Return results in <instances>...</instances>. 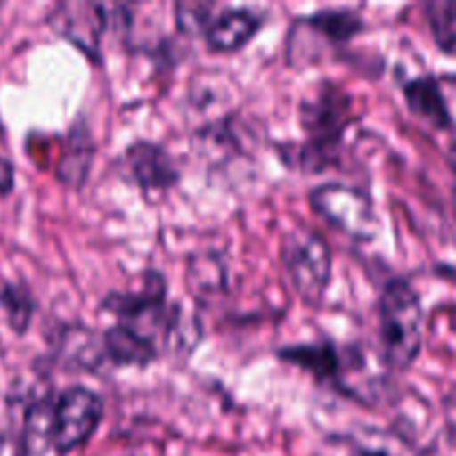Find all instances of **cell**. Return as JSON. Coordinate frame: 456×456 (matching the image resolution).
<instances>
[{"label":"cell","instance_id":"6da1fadb","mask_svg":"<svg viewBox=\"0 0 456 456\" xmlns=\"http://www.w3.org/2000/svg\"><path fill=\"white\" fill-rule=\"evenodd\" d=\"M301 123L310 136L307 145L298 151L301 167L307 172L325 169L334 160V147L341 142L350 123V96L332 83L319 85L303 101Z\"/></svg>","mask_w":456,"mask_h":456},{"label":"cell","instance_id":"7a4b0ae2","mask_svg":"<svg viewBox=\"0 0 456 456\" xmlns=\"http://www.w3.org/2000/svg\"><path fill=\"white\" fill-rule=\"evenodd\" d=\"M381 343L392 370H408L421 352L423 307L405 281H392L381 294Z\"/></svg>","mask_w":456,"mask_h":456},{"label":"cell","instance_id":"3957f363","mask_svg":"<svg viewBox=\"0 0 456 456\" xmlns=\"http://www.w3.org/2000/svg\"><path fill=\"white\" fill-rule=\"evenodd\" d=\"M281 258L298 297L307 305L321 303L332 276V254L323 236L307 227L288 232L281 245Z\"/></svg>","mask_w":456,"mask_h":456},{"label":"cell","instance_id":"277c9868","mask_svg":"<svg viewBox=\"0 0 456 456\" xmlns=\"http://www.w3.org/2000/svg\"><path fill=\"white\" fill-rule=\"evenodd\" d=\"M310 203L330 225L356 240H372L381 230L372 199L354 187L328 183L312 191Z\"/></svg>","mask_w":456,"mask_h":456},{"label":"cell","instance_id":"5b68a950","mask_svg":"<svg viewBox=\"0 0 456 456\" xmlns=\"http://www.w3.org/2000/svg\"><path fill=\"white\" fill-rule=\"evenodd\" d=\"M102 419V401L87 387H69L62 392L49 412V445L65 454L80 448Z\"/></svg>","mask_w":456,"mask_h":456},{"label":"cell","instance_id":"8992f818","mask_svg":"<svg viewBox=\"0 0 456 456\" xmlns=\"http://www.w3.org/2000/svg\"><path fill=\"white\" fill-rule=\"evenodd\" d=\"M107 18L110 16H107L105 4L62 3L49 16V25L62 38L71 40L76 47L94 56L98 53V43H101V34L105 31Z\"/></svg>","mask_w":456,"mask_h":456},{"label":"cell","instance_id":"52a82bcc","mask_svg":"<svg viewBox=\"0 0 456 456\" xmlns=\"http://www.w3.org/2000/svg\"><path fill=\"white\" fill-rule=\"evenodd\" d=\"M129 176L142 190H167L178 181V169L172 156L154 142H136L125 154Z\"/></svg>","mask_w":456,"mask_h":456},{"label":"cell","instance_id":"ba28073f","mask_svg":"<svg viewBox=\"0 0 456 456\" xmlns=\"http://www.w3.org/2000/svg\"><path fill=\"white\" fill-rule=\"evenodd\" d=\"M261 27V18L249 9H225L212 18L208 31L209 47L216 52H234L240 49Z\"/></svg>","mask_w":456,"mask_h":456},{"label":"cell","instance_id":"9c48e42d","mask_svg":"<svg viewBox=\"0 0 456 456\" xmlns=\"http://www.w3.org/2000/svg\"><path fill=\"white\" fill-rule=\"evenodd\" d=\"M105 356L118 365H147L156 359V346L150 337L129 325H114L102 337Z\"/></svg>","mask_w":456,"mask_h":456},{"label":"cell","instance_id":"30bf717a","mask_svg":"<svg viewBox=\"0 0 456 456\" xmlns=\"http://www.w3.org/2000/svg\"><path fill=\"white\" fill-rule=\"evenodd\" d=\"M405 101L408 107L419 116L421 120L430 123L432 127H448L452 123L448 105H445L444 92H441L439 83L430 76H421L405 85Z\"/></svg>","mask_w":456,"mask_h":456},{"label":"cell","instance_id":"8fae6325","mask_svg":"<svg viewBox=\"0 0 456 456\" xmlns=\"http://www.w3.org/2000/svg\"><path fill=\"white\" fill-rule=\"evenodd\" d=\"M279 354L281 359L289 361V363H297L301 368L310 370L316 377H338V368H341V356L328 343L288 347V350H281Z\"/></svg>","mask_w":456,"mask_h":456},{"label":"cell","instance_id":"7c38bea8","mask_svg":"<svg viewBox=\"0 0 456 456\" xmlns=\"http://www.w3.org/2000/svg\"><path fill=\"white\" fill-rule=\"evenodd\" d=\"M92 156H94V147L89 142L87 136L76 138V134L71 136L69 141V150L62 154L61 163H58V178L62 183L71 187L83 185L85 178L89 174V165H92Z\"/></svg>","mask_w":456,"mask_h":456},{"label":"cell","instance_id":"4fadbf2b","mask_svg":"<svg viewBox=\"0 0 456 456\" xmlns=\"http://www.w3.org/2000/svg\"><path fill=\"white\" fill-rule=\"evenodd\" d=\"M305 25L321 31L325 38L334 40V43H343V40H350L356 31H361L363 22H361V16H356L354 12L330 9V12H319L314 16H310L305 20Z\"/></svg>","mask_w":456,"mask_h":456},{"label":"cell","instance_id":"5bb4252c","mask_svg":"<svg viewBox=\"0 0 456 456\" xmlns=\"http://www.w3.org/2000/svg\"><path fill=\"white\" fill-rule=\"evenodd\" d=\"M432 36L441 52L456 56V3L454 0H435L426 7Z\"/></svg>","mask_w":456,"mask_h":456},{"label":"cell","instance_id":"9a60e30c","mask_svg":"<svg viewBox=\"0 0 456 456\" xmlns=\"http://www.w3.org/2000/svg\"><path fill=\"white\" fill-rule=\"evenodd\" d=\"M58 352L69 365H78V368H96V361L101 359L98 354L96 338L89 330L83 328H69L65 330L62 338L58 341Z\"/></svg>","mask_w":456,"mask_h":456},{"label":"cell","instance_id":"2e32d148","mask_svg":"<svg viewBox=\"0 0 456 456\" xmlns=\"http://www.w3.org/2000/svg\"><path fill=\"white\" fill-rule=\"evenodd\" d=\"M0 305L7 312L9 325H12L18 334L25 332L27 325H29L31 321V314H34V298L27 292V288L7 283L0 289Z\"/></svg>","mask_w":456,"mask_h":456},{"label":"cell","instance_id":"e0dca14e","mask_svg":"<svg viewBox=\"0 0 456 456\" xmlns=\"http://www.w3.org/2000/svg\"><path fill=\"white\" fill-rule=\"evenodd\" d=\"M212 13V4L208 3H178L176 4V22L183 31H190V34H199L200 29L208 31L209 18Z\"/></svg>","mask_w":456,"mask_h":456},{"label":"cell","instance_id":"ac0fdd59","mask_svg":"<svg viewBox=\"0 0 456 456\" xmlns=\"http://www.w3.org/2000/svg\"><path fill=\"white\" fill-rule=\"evenodd\" d=\"M13 190V165L0 156V196Z\"/></svg>","mask_w":456,"mask_h":456},{"label":"cell","instance_id":"d6986e66","mask_svg":"<svg viewBox=\"0 0 456 456\" xmlns=\"http://www.w3.org/2000/svg\"><path fill=\"white\" fill-rule=\"evenodd\" d=\"M452 163H454V167H456V147H454V151H452Z\"/></svg>","mask_w":456,"mask_h":456}]
</instances>
